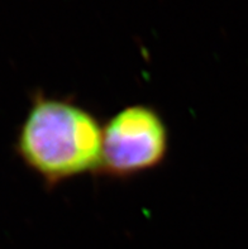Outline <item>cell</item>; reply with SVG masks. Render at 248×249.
Segmentation results:
<instances>
[{
  "label": "cell",
  "mask_w": 248,
  "mask_h": 249,
  "mask_svg": "<svg viewBox=\"0 0 248 249\" xmlns=\"http://www.w3.org/2000/svg\"><path fill=\"white\" fill-rule=\"evenodd\" d=\"M103 126L90 109L73 96L32 94L17 130L14 152L24 167L43 182L58 185L85 174L99 172Z\"/></svg>",
  "instance_id": "obj_1"
},
{
  "label": "cell",
  "mask_w": 248,
  "mask_h": 249,
  "mask_svg": "<svg viewBox=\"0 0 248 249\" xmlns=\"http://www.w3.org/2000/svg\"><path fill=\"white\" fill-rule=\"evenodd\" d=\"M169 148V128L160 111L147 104L128 105L104 124L99 174L132 178L161 166Z\"/></svg>",
  "instance_id": "obj_2"
}]
</instances>
